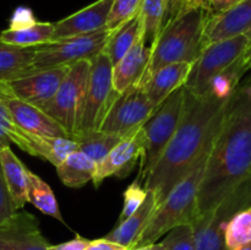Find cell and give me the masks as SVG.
<instances>
[{
    "label": "cell",
    "mask_w": 251,
    "mask_h": 250,
    "mask_svg": "<svg viewBox=\"0 0 251 250\" xmlns=\"http://www.w3.org/2000/svg\"><path fill=\"white\" fill-rule=\"evenodd\" d=\"M250 179L251 85L247 80L225 109L199 189L195 216L215 208L230 191Z\"/></svg>",
    "instance_id": "6da1fadb"
},
{
    "label": "cell",
    "mask_w": 251,
    "mask_h": 250,
    "mask_svg": "<svg viewBox=\"0 0 251 250\" xmlns=\"http://www.w3.org/2000/svg\"><path fill=\"white\" fill-rule=\"evenodd\" d=\"M230 98L212 91L196 96L185 88L178 129L161 158L145 178V188L153 191L158 206L188 175L206 145L218 131Z\"/></svg>",
    "instance_id": "7a4b0ae2"
},
{
    "label": "cell",
    "mask_w": 251,
    "mask_h": 250,
    "mask_svg": "<svg viewBox=\"0 0 251 250\" xmlns=\"http://www.w3.org/2000/svg\"><path fill=\"white\" fill-rule=\"evenodd\" d=\"M212 11L193 9L167 20L151 46V58L140 87L158 69L176 63L194 64L205 46V27Z\"/></svg>",
    "instance_id": "3957f363"
},
{
    "label": "cell",
    "mask_w": 251,
    "mask_h": 250,
    "mask_svg": "<svg viewBox=\"0 0 251 250\" xmlns=\"http://www.w3.org/2000/svg\"><path fill=\"white\" fill-rule=\"evenodd\" d=\"M217 132L206 145L205 150L196 159L193 169L189 172L188 175L169 193L166 200L156 208L153 216L132 248L153 244L162 235L167 234L173 228L178 225H190L195 217L199 189L205 174L208 157L215 144Z\"/></svg>",
    "instance_id": "277c9868"
},
{
    "label": "cell",
    "mask_w": 251,
    "mask_h": 250,
    "mask_svg": "<svg viewBox=\"0 0 251 250\" xmlns=\"http://www.w3.org/2000/svg\"><path fill=\"white\" fill-rule=\"evenodd\" d=\"M90 73L91 60H81L73 64L53 98L41 107V109L56 120L74 140L80 131Z\"/></svg>",
    "instance_id": "5b68a950"
},
{
    "label": "cell",
    "mask_w": 251,
    "mask_h": 250,
    "mask_svg": "<svg viewBox=\"0 0 251 250\" xmlns=\"http://www.w3.org/2000/svg\"><path fill=\"white\" fill-rule=\"evenodd\" d=\"M251 207V179L230 191L215 208L194 217L196 250H228L225 232L228 222L240 211Z\"/></svg>",
    "instance_id": "8992f818"
},
{
    "label": "cell",
    "mask_w": 251,
    "mask_h": 250,
    "mask_svg": "<svg viewBox=\"0 0 251 250\" xmlns=\"http://www.w3.org/2000/svg\"><path fill=\"white\" fill-rule=\"evenodd\" d=\"M184 98L185 87L183 86L158 105L142 126L146 134V149L140 163V175L144 179L161 158L178 129L183 114Z\"/></svg>",
    "instance_id": "52a82bcc"
},
{
    "label": "cell",
    "mask_w": 251,
    "mask_h": 250,
    "mask_svg": "<svg viewBox=\"0 0 251 250\" xmlns=\"http://www.w3.org/2000/svg\"><path fill=\"white\" fill-rule=\"evenodd\" d=\"M250 47L251 32L207 46L191 66L184 87L196 96L203 95L211 81L235 63Z\"/></svg>",
    "instance_id": "ba28073f"
},
{
    "label": "cell",
    "mask_w": 251,
    "mask_h": 250,
    "mask_svg": "<svg viewBox=\"0 0 251 250\" xmlns=\"http://www.w3.org/2000/svg\"><path fill=\"white\" fill-rule=\"evenodd\" d=\"M110 33V29L103 28L90 34L37 46L36 55L28 73L70 66L81 60H91L103 51Z\"/></svg>",
    "instance_id": "9c48e42d"
},
{
    "label": "cell",
    "mask_w": 251,
    "mask_h": 250,
    "mask_svg": "<svg viewBox=\"0 0 251 250\" xmlns=\"http://www.w3.org/2000/svg\"><path fill=\"white\" fill-rule=\"evenodd\" d=\"M118 95L113 87V64L107 54L100 51L91 59L90 80L78 135L100 129L103 119Z\"/></svg>",
    "instance_id": "30bf717a"
},
{
    "label": "cell",
    "mask_w": 251,
    "mask_h": 250,
    "mask_svg": "<svg viewBox=\"0 0 251 250\" xmlns=\"http://www.w3.org/2000/svg\"><path fill=\"white\" fill-rule=\"evenodd\" d=\"M153 112L154 107L144 88L134 86L117 96L108 109L100 130L125 137L144 126Z\"/></svg>",
    "instance_id": "8fae6325"
},
{
    "label": "cell",
    "mask_w": 251,
    "mask_h": 250,
    "mask_svg": "<svg viewBox=\"0 0 251 250\" xmlns=\"http://www.w3.org/2000/svg\"><path fill=\"white\" fill-rule=\"evenodd\" d=\"M70 66L33 71L11 81L0 82V95L19 98L38 108L43 107L60 87Z\"/></svg>",
    "instance_id": "7c38bea8"
},
{
    "label": "cell",
    "mask_w": 251,
    "mask_h": 250,
    "mask_svg": "<svg viewBox=\"0 0 251 250\" xmlns=\"http://www.w3.org/2000/svg\"><path fill=\"white\" fill-rule=\"evenodd\" d=\"M146 149V134L144 127L123 137L122 141L108 153L102 162L97 164L93 184L98 186L105 178L118 176L125 178L129 175L139 159L142 158Z\"/></svg>",
    "instance_id": "4fadbf2b"
},
{
    "label": "cell",
    "mask_w": 251,
    "mask_h": 250,
    "mask_svg": "<svg viewBox=\"0 0 251 250\" xmlns=\"http://www.w3.org/2000/svg\"><path fill=\"white\" fill-rule=\"evenodd\" d=\"M39 221L25 211H16L0 223V250H48Z\"/></svg>",
    "instance_id": "5bb4252c"
},
{
    "label": "cell",
    "mask_w": 251,
    "mask_h": 250,
    "mask_svg": "<svg viewBox=\"0 0 251 250\" xmlns=\"http://www.w3.org/2000/svg\"><path fill=\"white\" fill-rule=\"evenodd\" d=\"M114 0H97L75 14L54 22L53 41L73 38L107 28Z\"/></svg>",
    "instance_id": "9a60e30c"
},
{
    "label": "cell",
    "mask_w": 251,
    "mask_h": 250,
    "mask_svg": "<svg viewBox=\"0 0 251 250\" xmlns=\"http://www.w3.org/2000/svg\"><path fill=\"white\" fill-rule=\"evenodd\" d=\"M251 32V0H240L229 10L211 14L205 27V46Z\"/></svg>",
    "instance_id": "2e32d148"
},
{
    "label": "cell",
    "mask_w": 251,
    "mask_h": 250,
    "mask_svg": "<svg viewBox=\"0 0 251 250\" xmlns=\"http://www.w3.org/2000/svg\"><path fill=\"white\" fill-rule=\"evenodd\" d=\"M1 97L15 122L25 131L34 135L73 139V136L56 120H54L50 115L43 112L41 108L19 100V98L4 95H1Z\"/></svg>",
    "instance_id": "e0dca14e"
},
{
    "label": "cell",
    "mask_w": 251,
    "mask_h": 250,
    "mask_svg": "<svg viewBox=\"0 0 251 250\" xmlns=\"http://www.w3.org/2000/svg\"><path fill=\"white\" fill-rule=\"evenodd\" d=\"M150 58L151 47L147 46L142 33L124 58L113 66V87L115 92L123 93L134 86H139L146 73Z\"/></svg>",
    "instance_id": "ac0fdd59"
},
{
    "label": "cell",
    "mask_w": 251,
    "mask_h": 250,
    "mask_svg": "<svg viewBox=\"0 0 251 250\" xmlns=\"http://www.w3.org/2000/svg\"><path fill=\"white\" fill-rule=\"evenodd\" d=\"M190 63H176L158 69L141 86L156 109L169 96L185 85L190 74Z\"/></svg>",
    "instance_id": "d6986e66"
},
{
    "label": "cell",
    "mask_w": 251,
    "mask_h": 250,
    "mask_svg": "<svg viewBox=\"0 0 251 250\" xmlns=\"http://www.w3.org/2000/svg\"><path fill=\"white\" fill-rule=\"evenodd\" d=\"M147 198L141 205V207L132 213L129 218H126L123 222L118 223L114 229L110 230L107 235H104V239L109 242L117 243V244L125 247L126 249H131L135 245L136 240L141 235L146 228L147 223L153 216L154 211L158 207L156 195L153 191L147 190Z\"/></svg>",
    "instance_id": "ffe728a7"
},
{
    "label": "cell",
    "mask_w": 251,
    "mask_h": 250,
    "mask_svg": "<svg viewBox=\"0 0 251 250\" xmlns=\"http://www.w3.org/2000/svg\"><path fill=\"white\" fill-rule=\"evenodd\" d=\"M0 159L10 199L15 210L19 211L28 202V168L17 158L11 147L0 150Z\"/></svg>",
    "instance_id": "44dd1931"
},
{
    "label": "cell",
    "mask_w": 251,
    "mask_h": 250,
    "mask_svg": "<svg viewBox=\"0 0 251 250\" xmlns=\"http://www.w3.org/2000/svg\"><path fill=\"white\" fill-rule=\"evenodd\" d=\"M97 173V163L91 157L76 150L56 167V174L64 185L81 188L88 181H93Z\"/></svg>",
    "instance_id": "7402d4cb"
},
{
    "label": "cell",
    "mask_w": 251,
    "mask_h": 250,
    "mask_svg": "<svg viewBox=\"0 0 251 250\" xmlns=\"http://www.w3.org/2000/svg\"><path fill=\"white\" fill-rule=\"evenodd\" d=\"M37 47H19L0 41V82L25 75L31 69Z\"/></svg>",
    "instance_id": "603a6c76"
},
{
    "label": "cell",
    "mask_w": 251,
    "mask_h": 250,
    "mask_svg": "<svg viewBox=\"0 0 251 250\" xmlns=\"http://www.w3.org/2000/svg\"><path fill=\"white\" fill-rule=\"evenodd\" d=\"M142 33H144V27H142L140 14L135 15L132 19L127 20L117 29L112 31L103 49V53L107 54L113 66L117 65L124 58L125 54L134 47Z\"/></svg>",
    "instance_id": "cb8c5ba5"
},
{
    "label": "cell",
    "mask_w": 251,
    "mask_h": 250,
    "mask_svg": "<svg viewBox=\"0 0 251 250\" xmlns=\"http://www.w3.org/2000/svg\"><path fill=\"white\" fill-rule=\"evenodd\" d=\"M54 24L34 22L24 28H6L0 32V41L19 47H37L53 42Z\"/></svg>",
    "instance_id": "d4e9b609"
},
{
    "label": "cell",
    "mask_w": 251,
    "mask_h": 250,
    "mask_svg": "<svg viewBox=\"0 0 251 250\" xmlns=\"http://www.w3.org/2000/svg\"><path fill=\"white\" fill-rule=\"evenodd\" d=\"M11 144L34 156V134L25 131L17 125L0 95V150L10 147Z\"/></svg>",
    "instance_id": "484cf974"
},
{
    "label": "cell",
    "mask_w": 251,
    "mask_h": 250,
    "mask_svg": "<svg viewBox=\"0 0 251 250\" xmlns=\"http://www.w3.org/2000/svg\"><path fill=\"white\" fill-rule=\"evenodd\" d=\"M76 150H78V145L74 139L34 135V157L46 159L55 167Z\"/></svg>",
    "instance_id": "4316f807"
},
{
    "label": "cell",
    "mask_w": 251,
    "mask_h": 250,
    "mask_svg": "<svg viewBox=\"0 0 251 250\" xmlns=\"http://www.w3.org/2000/svg\"><path fill=\"white\" fill-rule=\"evenodd\" d=\"M28 202L36 208H38L42 213L64 223L63 216L60 213L58 201L50 186L46 183L37 174L28 169V189H27Z\"/></svg>",
    "instance_id": "83f0119b"
},
{
    "label": "cell",
    "mask_w": 251,
    "mask_h": 250,
    "mask_svg": "<svg viewBox=\"0 0 251 250\" xmlns=\"http://www.w3.org/2000/svg\"><path fill=\"white\" fill-rule=\"evenodd\" d=\"M75 140L78 145V150L98 164L122 141L123 137L98 130L88 134L77 135Z\"/></svg>",
    "instance_id": "f1b7e54d"
},
{
    "label": "cell",
    "mask_w": 251,
    "mask_h": 250,
    "mask_svg": "<svg viewBox=\"0 0 251 250\" xmlns=\"http://www.w3.org/2000/svg\"><path fill=\"white\" fill-rule=\"evenodd\" d=\"M168 0H144L139 14L142 20L144 36L147 46L151 47L163 28Z\"/></svg>",
    "instance_id": "f546056e"
},
{
    "label": "cell",
    "mask_w": 251,
    "mask_h": 250,
    "mask_svg": "<svg viewBox=\"0 0 251 250\" xmlns=\"http://www.w3.org/2000/svg\"><path fill=\"white\" fill-rule=\"evenodd\" d=\"M225 240L228 250L237 249L251 242V207L240 211L228 222Z\"/></svg>",
    "instance_id": "4dcf8cb0"
},
{
    "label": "cell",
    "mask_w": 251,
    "mask_h": 250,
    "mask_svg": "<svg viewBox=\"0 0 251 250\" xmlns=\"http://www.w3.org/2000/svg\"><path fill=\"white\" fill-rule=\"evenodd\" d=\"M141 176V175H140ZM140 176L135 179L126 189H125L124 194H123V210L122 213L119 216V220H118V223L123 222L126 218H129L132 213L136 212L141 205L144 203V201L146 200L147 198V189L145 188V185L142 186L140 184Z\"/></svg>",
    "instance_id": "1f68e13d"
},
{
    "label": "cell",
    "mask_w": 251,
    "mask_h": 250,
    "mask_svg": "<svg viewBox=\"0 0 251 250\" xmlns=\"http://www.w3.org/2000/svg\"><path fill=\"white\" fill-rule=\"evenodd\" d=\"M144 0H114L113 1L112 11L108 20L107 28L110 31L117 29L120 25L132 19L135 15L139 14Z\"/></svg>",
    "instance_id": "d6a6232c"
},
{
    "label": "cell",
    "mask_w": 251,
    "mask_h": 250,
    "mask_svg": "<svg viewBox=\"0 0 251 250\" xmlns=\"http://www.w3.org/2000/svg\"><path fill=\"white\" fill-rule=\"evenodd\" d=\"M162 243L166 250H196L193 225H183L173 228Z\"/></svg>",
    "instance_id": "836d02e7"
},
{
    "label": "cell",
    "mask_w": 251,
    "mask_h": 250,
    "mask_svg": "<svg viewBox=\"0 0 251 250\" xmlns=\"http://www.w3.org/2000/svg\"><path fill=\"white\" fill-rule=\"evenodd\" d=\"M200 7L211 10L210 0H168L164 24L167 22V20L176 16V15L181 14L184 11H189V10L193 9H200Z\"/></svg>",
    "instance_id": "e575fe53"
},
{
    "label": "cell",
    "mask_w": 251,
    "mask_h": 250,
    "mask_svg": "<svg viewBox=\"0 0 251 250\" xmlns=\"http://www.w3.org/2000/svg\"><path fill=\"white\" fill-rule=\"evenodd\" d=\"M15 212H16V210L14 208L12 201L10 199L9 191H7L6 183H5L4 178V172H2L1 159H0V223L7 220Z\"/></svg>",
    "instance_id": "d590c367"
},
{
    "label": "cell",
    "mask_w": 251,
    "mask_h": 250,
    "mask_svg": "<svg viewBox=\"0 0 251 250\" xmlns=\"http://www.w3.org/2000/svg\"><path fill=\"white\" fill-rule=\"evenodd\" d=\"M34 22H37V20L34 19L32 10L28 9V7L20 6L15 10L11 19H10L9 28H24V27L29 26V25H33Z\"/></svg>",
    "instance_id": "8d00e7d4"
},
{
    "label": "cell",
    "mask_w": 251,
    "mask_h": 250,
    "mask_svg": "<svg viewBox=\"0 0 251 250\" xmlns=\"http://www.w3.org/2000/svg\"><path fill=\"white\" fill-rule=\"evenodd\" d=\"M91 242L92 240L76 235L74 239L69 240V242L61 243L58 245H49L48 250H85L91 244Z\"/></svg>",
    "instance_id": "74e56055"
},
{
    "label": "cell",
    "mask_w": 251,
    "mask_h": 250,
    "mask_svg": "<svg viewBox=\"0 0 251 250\" xmlns=\"http://www.w3.org/2000/svg\"><path fill=\"white\" fill-rule=\"evenodd\" d=\"M85 250H127L125 247L117 244V243L109 242V240L100 238L91 242V244Z\"/></svg>",
    "instance_id": "f35d334b"
},
{
    "label": "cell",
    "mask_w": 251,
    "mask_h": 250,
    "mask_svg": "<svg viewBox=\"0 0 251 250\" xmlns=\"http://www.w3.org/2000/svg\"><path fill=\"white\" fill-rule=\"evenodd\" d=\"M239 1L240 0H210L211 11L213 14H221V12L229 10Z\"/></svg>",
    "instance_id": "ab89813d"
},
{
    "label": "cell",
    "mask_w": 251,
    "mask_h": 250,
    "mask_svg": "<svg viewBox=\"0 0 251 250\" xmlns=\"http://www.w3.org/2000/svg\"><path fill=\"white\" fill-rule=\"evenodd\" d=\"M127 250H166L163 243H153V244L145 245V247H137V248H131V249Z\"/></svg>",
    "instance_id": "60d3db41"
},
{
    "label": "cell",
    "mask_w": 251,
    "mask_h": 250,
    "mask_svg": "<svg viewBox=\"0 0 251 250\" xmlns=\"http://www.w3.org/2000/svg\"><path fill=\"white\" fill-rule=\"evenodd\" d=\"M233 250H251V242L248 243V244L243 245V247L237 248V249H233Z\"/></svg>",
    "instance_id": "b9f144b4"
},
{
    "label": "cell",
    "mask_w": 251,
    "mask_h": 250,
    "mask_svg": "<svg viewBox=\"0 0 251 250\" xmlns=\"http://www.w3.org/2000/svg\"><path fill=\"white\" fill-rule=\"evenodd\" d=\"M248 80H249V82H250V85H251V76H250V78H248Z\"/></svg>",
    "instance_id": "7bdbcfd3"
}]
</instances>
